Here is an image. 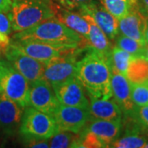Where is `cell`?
I'll use <instances>...</instances> for the list:
<instances>
[{
	"instance_id": "f1b7e54d",
	"label": "cell",
	"mask_w": 148,
	"mask_h": 148,
	"mask_svg": "<svg viewBox=\"0 0 148 148\" xmlns=\"http://www.w3.org/2000/svg\"><path fill=\"white\" fill-rule=\"evenodd\" d=\"M134 118L138 119L140 125L148 128V104L136 107Z\"/></svg>"
},
{
	"instance_id": "30bf717a",
	"label": "cell",
	"mask_w": 148,
	"mask_h": 148,
	"mask_svg": "<svg viewBox=\"0 0 148 148\" xmlns=\"http://www.w3.org/2000/svg\"><path fill=\"white\" fill-rule=\"evenodd\" d=\"M53 116L58 130L79 133L89 122L90 114L86 108L60 105Z\"/></svg>"
},
{
	"instance_id": "d590c367",
	"label": "cell",
	"mask_w": 148,
	"mask_h": 148,
	"mask_svg": "<svg viewBox=\"0 0 148 148\" xmlns=\"http://www.w3.org/2000/svg\"><path fill=\"white\" fill-rule=\"evenodd\" d=\"M0 53H1V49H0Z\"/></svg>"
},
{
	"instance_id": "7402d4cb",
	"label": "cell",
	"mask_w": 148,
	"mask_h": 148,
	"mask_svg": "<svg viewBox=\"0 0 148 148\" xmlns=\"http://www.w3.org/2000/svg\"><path fill=\"white\" fill-rule=\"evenodd\" d=\"M133 56L134 55L122 49L118 46L114 47L111 49L110 55L111 68L120 73L126 75L129 64Z\"/></svg>"
},
{
	"instance_id": "d6986e66",
	"label": "cell",
	"mask_w": 148,
	"mask_h": 148,
	"mask_svg": "<svg viewBox=\"0 0 148 148\" xmlns=\"http://www.w3.org/2000/svg\"><path fill=\"white\" fill-rule=\"evenodd\" d=\"M54 17L71 30L79 34L86 41L89 34V25L80 12H74L72 10H68L61 7H54Z\"/></svg>"
},
{
	"instance_id": "ac0fdd59",
	"label": "cell",
	"mask_w": 148,
	"mask_h": 148,
	"mask_svg": "<svg viewBox=\"0 0 148 148\" xmlns=\"http://www.w3.org/2000/svg\"><path fill=\"white\" fill-rule=\"evenodd\" d=\"M80 13L84 16L89 25V34L86 40L88 46H90V49L110 58L111 52L110 39L106 36L104 32L95 23L94 19L89 14L83 12Z\"/></svg>"
},
{
	"instance_id": "3957f363",
	"label": "cell",
	"mask_w": 148,
	"mask_h": 148,
	"mask_svg": "<svg viewBox=\"0 0 148 148\" xmlns=\"http://www.w3.org/2000/svg\"><path fill=\"white\" fill-rule=\"evenodd\" d=\"M12 31L20 32L54 16L49 0H13L9 11Z\"/></svg>"
},
{
	"instance_id": "52a82bcc",
	"label": "cell",
	"mask_w": 148,
	"mask_h": 148,
	"mask_svg": "<svg viewBox=\"0 0 148 148\" xmlns=\"http://www.w3.org/2000/svg\"><path fill=\"white\" fill-rule=\"evenodd\" d=\"M4 54L6 59L29 82L30 84L43 77L45 63L23 53L12 41L10 45L4 50Z\"/></svg>"
},
{
	"instance_id": "9a60e30c",
	"label": "cell",
	"mask_w": 148,
	"mask_h": 148,
	"mask_svg": "<svg viewBox=\"0 0 148 148\" xmlns=\"http://www.w3.org/2000/svg\"><path fill=\"white\" fill-rule=\"evenodd\" d=\"M89 124L86 125L83 129L95 134L105 146L110 147V145L119 138L121 132V119L104 120V119H90Z\"/></svg>"
},
{
	"instance_id": "9c48e42d",
	"label": "cell",
	"mask_w": 148,
	"mask_h": 148,
	"mask_svg": "<svg viewBox=\"0 0 148 148\" xmlns=\"http://www.w3.org/2000/svg\"><path fill=\"white\" fill-rule=\"evenodd\" d=\"M60 106L53 86L45 78H41L30 84L28 106L44 111L51 115Z\"/></svg>"
},
{
	"instance_id": "cb8c5ba5",
	"label": "cell",
	"mask_w": 148,
	"mask_h": 148,
	"mask_svg": "<svg viewBox=\"0 0 148 148\" xmlns=\"http://www.w3.org/2000/svg\"><path fill=\"white\" fill-rule=\"evenodd\" d=\"M78 133L58 130L49 138V145L51 148H66L73 147L74 143L78 138Z\"/></svg>"
},
{
	"instance_id": "4316f807",
	"label": "cell",
	"mask_w": 148,
	"mask_h": 148,
	"mask_svg": "<svg viewBox=\"0 0 148 148\" xmlns=\"http://www.w3.org/2000/svg\"><path fill=\"white\" fill-rule=\"evenodd\" d=\"M53 1L56 2V3H58L63 8L68 10H74V9H79L83 5L95 2L96 0H53Z\"/></svg>"
},
{
	"instance_id": "44dd1931",
	"label": "cell",
	"mask_w": 148,
	"mask_h": 148,
	"mask_svg": "<svg viewBox=\"0 0 148 148\" xmlns=\"http://www.w3.org/2000/svg\"><path fill=\"white\" fill-rule=\"evenodd\" d=\"M102 7L120 20L133 10L138 9V0H99Z\"/></svg>"
},
{
	"instance_id": "83f0119b",
	"label": "cell",
	"mask_w": 148,
	"mask_h": 148,
	"mask_svg": "<svg viewBox=\"0 0 148 148\" xmlns=\"http://www.w3.org/2000/svg\"><path fill=\"white\" fill-rule=\"evenodd\" d=\"M12 30L9 12L0 11V33L10 35Z\"/></svg>"
},
{
	"instance_id": "8992f818",
	"label": "cell",
	"mask_w": 148,
	"mask_h": 148,
	"mask_svg": "<svg viewBox=\"0 0 148 148\" xmlns=\"http://www.w3.org/2000/svg\"><path fill=\"white\" fill-rule=\"evenodd\" d=\"M75 51L77 49L45 62L43 78L53 86L77 77L78 62L73 55Z\"/></svg>"
},
{
	"instance_id": "484cf974",
	"label": "cell",
	"mask_w": 148,
	"mask_h": 148,
	"mask_svg": "<svg viewBox=\"0 0 148 148\" xmlns=\"http://www.w3.org/2000/svg\"><path fill=\"white\" fill-rule=\"evenodd\" d=\"M132 101L136 107L148 104L147 84H131Z\"/></svg>"
},
{
	"instance_id": "ba28073f",
	"label": "cell",
	"mask_w": 148,
	"mask_h": 148,
	"mask_svg": "<svg viewBox=\"0 0 148 148\" xmlns=\"http://www.w3.org/2000/svg\"><path fill=\"white\" fill-rule=\"evenodd\" d=\"M12 43L23 53L44 63L54 57L74 51L78 47L75 45L51 44L31 40H13Z\"/></svg>"
},
{
	"instance_id": "1f68e13d",
	"label": "cell",
	"mask_w": 148,
	"mask_h": 148,
	"mask_svg": "<svg viewBox=\"0 0 148 148\" xmlns=\"http://www.w3.org/2000/svg\"><path fill=\"white\" fill-rule=\"evenodd\" d=\"M12 0H0V11L9 12L12 7Z\"/></svg>"
},
{
	"instance_id": "7c38bea8",
	"label": "cell",
	"mask_w": 148,
	"mask_h": 148,
	"mask_svg": "<svg viewBox=\"0 0 148 148\" xmlns=\"http://www.w3.org/2000/svg\"><path fill=\"white\" fill-rule=\"evenodd\" d=\"M111 89L113 97L122 112L127 116L134 117L136 106L132 101L131 83L125 75L114 69H112L111 75Z\"/></svg>"
},
{
	"instance_id": "2e32d148",
	"label": "cell",
	"mask_w": 148,
	"mask_h": 148,
	"mask_svg": "<svg viewBox=\"0 0 148 148\" xmlns=\"http://www.w3.org/2000/svg\"><path fill=\"white\" fill-rule=\"evenodd\" d=\"M147 19L139 9H136L123 16L119 20V28L122 35L138 40L139 41H145V31L147 27Z\"/></svg>"
},
{
	"instance_id": "d4e9b609",
	"label": "cell",
	"mask_w": 148,
	"mask_h": 148,
	"mask_svg": "<svg viewBox=\"0 0 148 148\" xmlns=\"http://www.w3.org/2000/svg\"><path fill=\"white\" fill-rule=\"evenodd\" d=\"M147 139L137 133H127L124 137L117 138L110 145L113 148H144Z\"/></svg>"
},
{
	"instance_id": "d6a6232c",
	"label": "cell",
	"mask_w": 148,
	"mask_h": 148,
	"mask_svg": "<svg viewBox=\"0 0 148 148\" xmlns=\"http://www.w3.org/2000/svg\"><path fill=\"white\" fill-rule=\"evenodd\" d=\"M145 41L147 44L148 43V19L147 22V27H146V31H145Z\"/></svg>"
},
{
	"instance_id": "ffe728a7",
	"label": "cell",
	"mask_w": 148,
	"mask_h": 148,
	"mask_svg": "<svg viewBox=\"0 0 148 148\" xmlns=\"http://www.w3.org/2000/svg\"><path fill=\"white\" fill-rule=\"evenodd\" d=\"M125 76L131 84H148V58L145 55L133 56Z\"/></svg>"
},
{
	"instance_id": "7a4b0ae2",
	"label": "cell",
	"mask_w": 148,
	"mask_h": 148,
	"mask_svg": "<svg viewBox=\"0 0 148 148\" xmlns=\"http://www.w3.org/2000/svg\"><path fill=\"white\" fill-rule=\"evenodd\" d=\"M13 40H31L51 44L79 46L82 43L83 38L53 16L30 29L16 32L13 36Z\"/></svg>"
},
{
	"instance_id": "e0dca14e",
	"label": "cell",
	"mask_w": 148,
	"mask_h": 148,
	"mask_svg": "<svg viewBox=\"0 0 148 148\" xmlns=\"http://www.w3.org/2000/svg\"><path fill=\"white\" fill-rule=\"evenodd\" d=\"M89 114L90 119L116 120L122 119V111L119 105L113 99L90 97Z\"/></svg>"
},
{
	"instance_id": "4fadbf2b",
	"label": "cell",
	"mask_w": 148,
	"mask_h": 148,
	"mask_svg": "<svg viewBox=\"0 0 148 148\" xmlns=\"http://www.w3.org/2000/svg\"><path fill=\"white\" fill-rule=\"evenodd\" d=\"M78 10L80 12L89 14L110 40H114L119 35V20L106 11L97 1L83 5Z\"/></svg>"
},
{
	"instance_id": "8fae6325",
	"label": "cell",
	"mask_w": 148,
	"mask_h": 148,
	"mask_svg": "<svg viewBox=\"0 0 148 148\" xmlns=\"http://www.w3.org/2000/svg\"><path fill=\"white\" fill-rule=\"evenodd\" d=\"M53 88L60 105L89 108V101L85 93L84 87L77 77L53 86Z\"/></svg>"
},
{
	"instance_id": "836d02e7",
	"label": "cell",
	"mask_w": 148,
	"mask_h": 148,
	"mask_svg": "<svg viewBox=\"0 0 148 148\" xmlns=\"http://www.w3.org/2000/svg\"><path fill=\"white\" fill-rule=\"evenodd\" d=\"M142 2L145 6V9H146V12H147L148 15V0H142Z\"/></svg>"
},
{
	"instance_id": "4dcf8cb0",
	"label": "cell",
	"mask_w": 148,
	"mask_h": 148,
	"mask_svg": "<svg viewBox=\"0 0 148 148\" xmlns=\"http://www.w3.org/2000/svg\"><path fill=\"white\" fill-rule=\"evenodd\" d=\"M10 44L11 40L9 35L0 33V49H1V50L3 49L4 51L10 45Z\"/></svg>"
},
{
	"instance_id": "8d00e7d4",
	"label": "cell",
	"mask_w": 148,
	"mask_h": 148,
	"mask_svg": "<svg viewBox=\"0 0 148 148\" xmlns=\"http://www.w3.org/2000/svg\"><path fill=\"white\" fill-rule=\"evenodd\" d=\"M147 86H148V84H147Z\"/></svg>"
},
{
	"instance_id": "5b68a950",
	"label": "cell",
	"mask_w": 148,
	"mask_h": 148,
	"mask_svg": "<svg viewBox=\"0 0 148 148\" xmlns=\"http://www.w3.org/2000/svg\"><path fill=\"white\" fill-rule=\"evenodd\" d=\"M58 131L53 115L33 107H27L21 119L19 132L23 138L49 139Z\"/></svg>"
},
{
	"instance_id": "277c9868",
	"label": "cell",
	"mask_w": 148,
	"mask_h": 148,
	"mask_svg": "<svg viewBox=\"0 0 148 148\" xmlns=\"http://www.w3.org/2000/svg\"><path fill=\"white\" fill-rule=\"evenodd\" d=\"M30 83L8 60L0 59V95L28 107Z\"/></svg>"
},
{
	"instance_id": "e575fe53",
	"label": "cell",
	"mask_w": 148,
	"mask_h": 148,
	"mask_svg": "<svg viewBox=\"0 0 148 148\" xmlns=\"http://www.w3.org/2000/svg\"><path fill=\"white\" fill-rule=\"evenodd\" d=\"M145 56L148 58V43L147 44V46H146V52H145Z\"/></svg>"
},
{
	"instance_id": "6da1fadb",
	"label": "cell",
	"mask_w": 148,
	"mask_h": 148,
	"mask_svg": "<svg viewBox=\"0 0 148 148\" xmlns=\"http://www.w3.org/2000/svg\"><path fill=\"white\" fill-rule=\"evenodd\" d=\"M111 75L110 58L92 49L77 63V77L90 97H113Z\"/></svg>"
},
{
	"instance_id": "f546056e",
	"label": "cell",
	"mask_w": 148,
	"mask_h": 148,
	"mask_svg": "<svg viewBox=\"0 0 148 148\" xmlns=\"http://www.w3.org/2000/svg\"><path fill=\"white\" fill-rule=\"evenodd\" d=\"M27 142L26 145L28 147L35 148H48L49 147V145L48 143L49 139H43V138H24Z\"/></svg>"
},
{
	"instance_id": "5bb4252c",
	"label": "cell",
	"mask_w": 148,
	"mask_h": 148,
	"mask_svg": "<svg viewBox=\"0 0 148 148\" xmlns=\"http://www.w3.org/2000/svg\"><path fill=\"white\" fill-rule=\"evenodd\" d=\"M24 110L7 96L0 95V127L12 134L19 129Z\"/></svg>"
},
{
	"instance_id": "603a6c76",
	"label": "cell",
	"mask_w": 148,
	"mask_h": 148,
	"mask_svg": "<svg viewBox=\"0 0 148 148\" xmlns=\"http://www.w3.org/2000/svg\"><path fill=\"white\" fill-rule=\"evenodd\" d=\"M117 46L132 55H145L147 43L121 35L117 38Z\"/></svg>"
}]
</instances>
